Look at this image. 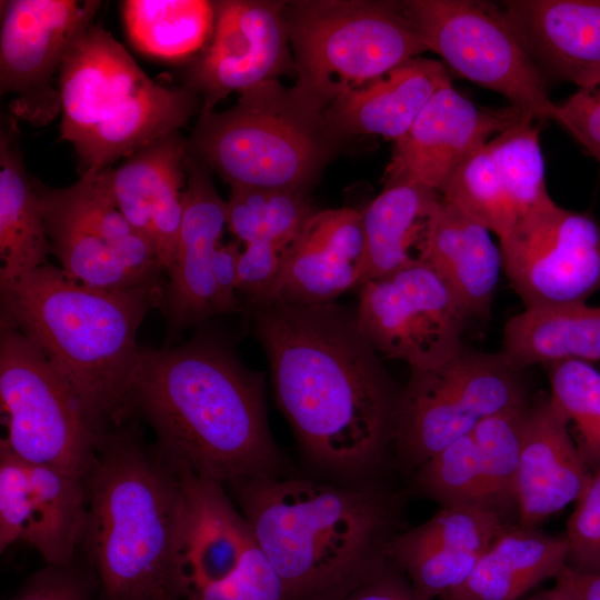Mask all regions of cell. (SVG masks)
<instances>
[{"label":"cell","mask_w":600,"mask_h":600,"mask_svg":"<svg viewBox=\"0 0 600 600\" xmlns=\"http://www.w3.org/2000/svg\"><path fill=\"white\" fill-rule=\"evenodd\" d=\"M339 600H429L389 561Z\"/></svg>","instance_id":"cell-44"},{"label":"cell","mask_w":600,"mask_h":600,"mask_svg":"<svg viewBox=\"0 0 600 600\" xmlns=\"http://www.w3.org/2000/svg\"><path fill=\"white\" fill-rule=\"evenodd\" d=\"M527 403L506 409L482 420L472 431L479 448L489 506L513 501L521 436Z\"/></svg>","instance_id":"cell-39"},{"label":"cell","mask_w":600,"mask_h":600,"mask_svg":"<svg viewBox=\"0 0 600 600\" xmlns=\"http://www.w3.org/2000/svg\"><path fill=\"white\" fill-rule=\"evenodd\" d=\"M552 121L564 128L600 162V90L578 89L556 103Z\"/></svg>","instance_id":"cell-43"},{"label":"cell","mask_w":600,"mask_h":600,"mask_svg":"<svg viewBox=\"0 0 600 600\" xmlns=\"http://www.w3.org/2000/svg\"><path fill=\"white\" fill-rule=\"evenodd\" d=\"M240 253L236 242L220 243L212 259V277L220 314L241 310V303L237 297Z\"/></svg>","instance_id":"cell-45"},{"label":"cell","mask_w":600,"mask_h":600,"mask_svg":"<svg viewBox=\"0 0 600 600\" xmlns=\"http://www.w3.org/2000/svg\"><path fill=\"white\" fill-rule=\"evenodd\" d=\"M598 89L600 90V82H599Z\"/></svg>","instance_id":"cell-48"},{"label":"cell","mask_w":600,"mask_h":600,"mask_svg":"<svg viewBox=\"0 0 600 600\" xmlns=\"http://www.w3.org/2000/svg\"><path fill=\"white\" fill-rule=\"evenodd\" d=\"M564 534L507 526L489 544L466 581L440 600H518L567 567Z\"/></svg>","instance_id":"cell-26"},{"label":"cell","mask_w":600,"mask_h":600,"mask_svg":"<svg viewBox=\"0 0 600 600\" xmlns=\"http://www.w3.org/2000/svg\"><path fill=\"white\" fill-rule=\"evenodd\" d=\"M100 7L99 0L1 1L0 91L11 96L17 118L43 127L61 112L54 76Z\"/></svg>","instance_id":"cell-15"},{"label":"cell","mask_w":600,"mask_h":600,"mask_svg":"<svg viewBox=\"0 0 600 600\" xmlns=\"http://www.w3.org/2000/svg\"><path fill=\"white\" fill-rule=\"evenodd\" d=\"M507 526L491 508L444 506L426 522L400 532L389 559L422 597L440 600L466 581Z\"/></svg>","instance_id":"cell-20"},{"label":"cell","mask_w":600,"mask_h":600,"mask_svg":"<svg viewBox=\"0 0 600 600\" xmlns=\"http://www.w3.org/2000/svg\"><path fill=\"white\" fill-rule=\"evenodd\" d=\"M564 537L567 568L581 574H600V463L590 469L589 480L567 521Z\"/></svg>","instance_id":"cell-40"},{"label":"cell","mask_w":600,"mask_h":600,"mask_svg":"<svg viewBox=\"0 0 600 600\" xmlns=\"http://www.w3.org/2000/svg\"><path fill=\"white\" fill-rule=\"evenodd\" d=\"M88 517L87 479L0 450V551L30 544L46 564L80 553Z\"/></svg>","instance_id":"cell-17"},{"label":"cell","mask_w":600,"mask_h":600,"mask_svg":"<svg viewBox=\"0 0 600 600\" xmlns=\"http://www.w3.org/2000/svg\"><path fill=\"white\" fill-rule=\"evenodd\" d=\"M449 74L437 60L416 57L380 78L336 98L324 109L338 141L360 134L401 138Z\"/></svg>","instance_id":"cell-24"},{"label":"cell","mask_w":600,"mask_h":600,"mask_svg":"<svg viewBox=\"0 0 600 600\" xmlns=\"http://www.w3.org/2000/svg\"><path fill=\"white\" fill-rule=\"evenodd\" d=\"M0 450L87 479L100 437L77 397L39 348L1 320Z\"/></svg>","instance_id":"cell-9"},{"label":"cell","mask_w":600,"mask_h":600,"mask_svg":"<svg viewBox=\"0 0 600 600\" xmlns=\"http://www.w3.org/2000/svg\"><path fill=\"white\" fill-rule=\"evenodd\" d=\"M441 206L439 191L419 184L401 183L383 188L362 210L366 250L363 283L428 262Z\"/></svg>","instance_id":"cell-25"},{"label":"cell","mask_w":600,"mask_h":600,"mask_svg":"<svg viewBox=\"0 0 600 600\" xmlns=\"http://www.w3.org/2000/svg\"><path fill=\"white\" fill-rule=\"evenodd\" d=\"M579 600H600V574H581L569 568L562 570Z\"/></svg>","instance_id":"cell-46"},{"label":"cell","mask_w":600,"mask_h":600,"mask_svg":"<svg viewBox=\"0 0 600 600\" xmlns=\"http://www.w3.org/2000/svg\"><path fill=\"white\" fill-rule=\"evenodd\" d=\"M173 600H183V599H173Z\"/></svg>","instance_id":"cell-49"},{"label":"cell","mask_w":600,"mask_h":600,"mask_svg":"<svg viewBox=\"0 0 600 600\" xmlns=\"http://www.w3.org/2000/svg\"><path fill=\"white\" fill-rule=\"evenodd\" d=\"M277 572L287 600H339L389 561L406 496L382 480L289 474L224 487Z\"/></svg>","instance_id":"cell-3"},{"label":"cell","mask_w":600,"mask_h":600,"mask_svg":"<svg viewBox=\"0 0 600 600\" xmlns=\"http://www.w3.org/2000/svg\"><path fill=\"white\" fill-rule=\"evenodd\" d=\"M186 172L182 224L164 287L172 333L220 314L212 259L227 224V201L218 194L208 168L189 151Z\"/></svg>","instance_id":"cell-21"},{"label":"cell","mask_w":600,"mask_h":600,"mask_svg":"<svg viewBox=\"0 0 600 600\" xmlns=\"http://www.w3.org/2000/svg\"><path fill=\"white\" fill-rule=\"evenodd\" d=\"M16 121L0 132V287L47 264L51 248L34 181L22 161Z\"/></svg>","instance_id":"cell-27"},{"label":"cell","mask_w":600,"mask_h":600,"mask_svg":"<svg viewBox=\"0 0 600 600\" xmlns=\"http://www.w3.org/2000/svg\"><path fill=\"white\" fill-rule=\"evenodd\" d=\"M34 187L51 253L59 259L68 277L86 286L108 290L152 286L132 274L100 237L54 199L50 188L38 181H34Z\"/></svg>","instance_id":"cell-32"},{"label":"cell","mask_w":600,"mask_h":600,"mask_svg":"<svg viewBox=\"0 0 600 600\" xmlns=\"http://www.w3.org/2000/svg\"><path fill=\"white\" fill-rule=\"evenodd\" d=\"M187 147L188 141L176 131L134 152L119 167L104 169L114 204L150 243L151 199L156 186L170 160Z\"/></svg>","instance_id":"cell-35"},{"label":"cell","mask_w":600,"mask_h":600,"mask_svg":"<svg viewBox=\"0 0 600 600\" xmlns=\"http://www.w3.org/2000/svg\"><path fill=\"white\" fill-rule=\"evenodd\" d=\"M590 469L550 397L527 408L513 488L519 526L534 528L583 491Z\"/></svg>","instance_id":"cell-22"},{"label":"cell","mask_w":600,"mask_h":600,"mask_svg":"<svg viewBox=\"0 0 600 600\" xmlns=\"http://www.w3.org/2000/svg\"><path fill=\"white\" fill-rule=\"evenodd\" d=\"M412 486L442 507L473 504L491 508L479 448L471 432L454 440L417 468Z\"/></svg>","instance_id":"cell-38"},{"label":"cell","mask_w":600,"mask_h":600,"mask_svg":"<svg viewBox=\"0 0 600 600\" xmlns=\"http://www.w3.org/2000/svg\"><path fill=\"white\" fill-rule=\"evenodd\" d=\"M502 353L519 369L600 360V307L578 302L526 308L507 322Z\"/></svg>","instance_id":"cell-29"},{"label":"cell","mask_w":600,"mask_h":600,"mask_svg":"<svg viewBox=\"0 0 600 600\" xmlns=\"http://www.w3.org/2000/svg\"><path fill=\"white\" fill-rule=\"evenodd\" d=\"M184 521L179 553L183 600H287L249 522L216 481L179 470Z\"/></svg>","instance_id":"cell-12"},{"label":"cell","mask_w":600,"mask_h":600,"mask_svg":"<svg viewBox=\"0 0 600 600\" xmlns=\"http://www.w3.org/2000/svg\"><path fill=\"white\" fill-rule=\"evenodd\" d=\"M401 6L427 49L460 77L500 93L534 120H552L556 103L504 10L473 0H407Z\"/></svg>","instance_id":"cell-11"},{"label":"cell","mask_w":600,"mask_h":600,"mask_svg":"<svg viewBox=\"0 0 600 600\" xmlns=\"http://www.w3.org/2000/svg\"><path fill=\"white\" fill-rule=\"evenodd\" d=\"M550 399L572 424L578 451L589 469L600 463V371L591 362L548 366Z\"/></svg>","instance_id":"cell-37"},{"label":"cell","mask_w":600,"mask_h":600,"mask_svg":"<svg viewBox=\"0 0 600 600\" xmlns=\"http://www.w3.org/2000/svg\"><path fill=\"white\" fill-rule=\"evenodd\" d=\"M490 230L443 201L433 230L428 262L444 278L468 317H487L503 269Z\"/></svg>","instance_id":"cell-28"},{"label":"cell","mask_w":600,"mask_h":600,"mask_svg":"<svg viewBox=\"0 0 600 600\" xmlns=\"http://www.w3.org/2000/svg\"><path fill=\"white\" fill-rule=\"evenodd\" d=\"M131 401L178 470L223 487L288 474L268 424L263 376L217 342L140 349Z\"/></svg>","instance_id":"cell-2"},{"label":"cell","mask_w":600,"mask_h":600,"mask_svg":"<svg viewBox=\"0 0 600 600\" xmlns=\"http://www.w3.org/2000/svg\"><path fill=\"white\" fill-rule=\"evenodd\" d=\"M527 117L512 106L497 110L479 107L449 81L394 141L383 188L410 183L439 191L467 156Z\"/></svg>","instance_id":"cell-18"},{"label":"cell","mask_w":600,"mask_h":600,"mask_svg":"<svg viewBox=\"0 0 600 600\" xmlns=\"http://www.w3.org/2000/svg\"><path fill=\"white\" fill-rule=\"evenodd\" d=\"M364 273L362 210H316L284 251L280 277L268 302L332 303L348 290L360 288Z\"/></svg>","instance_id":"cell-19"},{"label":"cell","mask_w":600,"mask_h":600,"mask_svg":"<svg viewBox=\"0 0 600 600\" xmlns=\"http://www.w3.org/2000/svg\"><path fill=\"white\" fill-rule=\"evenodd\" d=\"M286 1H214L210 42L191 68L186 88L201 98L200 112L294 71L284 19Z\"/></svg>","instance_id":"cell-16"},{"label":"cell","mask_w":600,"mask_h":600,"mask_svg":"<svg viewBox=\"0 0 600 600\" xmlns=\"http://www.w3.org/2000/svg\"><path fill=\"white\" fill-rule=\"evenodd\" d=\"M534 600H579L576 591L568 581V579L562 574V571L556 578L554 587L542 593L540 597Z\"/></svg>","instance_id":"cell-47"},{"label":"cell","mask_w":600,"mask_h":600,"mask_svg":"<svg viewBox=\"0 0 600 600\" xmlns=\"http://www.w3.org/2000/svg\"><path fill=\"white\" fill-rule=\"evenodd\" d=\"M79 559L80 553L70 564H46L27 580L12 600L99 599L96 576L83 556Z\"/></svg>","instance_id":"cell-41"},{"label":"cell","mask_w":600,"mask_h":600,"mask_svg":"<svg viewBox=\"0 0 600 600\" xmlns=\"http://www.w3.org/2000/svg\"><path fill=\"white\" fill-rule=\"evenodd\" d=\"M276 400L301 456L320 479L382 480L393 449L400 392L361 333L332 303L252 306Z\"/></svg>","instance_id":"cell-1"},{"label":"cell","mask_w":600,"mask_h":600,"mask_svg":"<svg viewBox=\"0 0 600 600\" xmlns=\"http://www.w3.org/2000/svg\"><path fill=\"white\" fill-rule=\"evenodd\" d=\"M284 19L294 86L324 109L428 50L401 1H286Z\"/></svg>","instance_id":"cell-8"},{"label":"cell","mask_w":600,"mask_h":600,"mask_svg":"<svg viewBox=\"0 0 600 600\" xmlns=\"http://www.w3.org/2000/svg\"><path fill=\"white\" fill-rule=\"evenodd\" d=\"M519 370L502 352L463 348L438 366L411 369L397 412L399 464L414 472L486 418L526 403Z\"/></svg>","instance_id":"cell-10"},{"label":"cell","mask_w":600,"mask_h":600,"mask_svg":"<svg viewBox=\"0 0 600 600\" xmlns=\"http://www.w3.org/2000/svg\"><path fill=\"white\" fill-rule=\"evenodd\" d=\"M354 313L361 333L378 354L404 361L411 369L434 367L457 354L469 318L429 262L364 282Z\"/></svg>","instance_id":"cell-13"},{"label":"cell","mask_w":600,"mask_h":600,"mask_svg":"<svg viewBox=\"0 0 600 600\" xmlns=\"http://www.w3.org/2000/svg\"><path fill=\"white\" fill-rule=\"evenodd\" d=\"M60 138L81 164L104 169L178 131L201 109L188 88L154 82L100 26L71 46L58 73Z\"/></svg>","instance_id":"cell-6"},{"label":"cell","mask_w":600,"mask_h":600,"mask_svg":"<svg viewBox=\"0 0 600 600\" xmlns=\"http://www.w3.org/2000/svg\"><path fill=\"white\" fill-rule=\"evenodd\" d=\"M1 320L23 333L70 387L101 437L133 413L137 331L164 287L98 289L49 263L1 286Z\"/></svg>","instance_id":"cell-4"},{"label":"cell","mask_w":600,"mask_h":600,"mask_svg":"<svg viewBox=\"0 0 600 600\" xmlns=\"http://www.w3.org/2000/svg\"><path fill=\"white\" fill-rule=\"evenodd\" d=\"M500 250L526 308L586 302L600 290V227L552 199L524 214Z\"/></svg>","instance_id":"cell-14"},{"label":"cell","mask_w":600,"mask_h":600,"mask_svg":"<svg viewBox=\"0 0 600 600\" xmlns=\"http://www.w3.org/2000/svg\"><path fill=\"white\" fill-rule=\"evenodd\" d=\"M87 489L80 553L98 581V600L181 599L180 471L123 424L100 437Z\"/></svg>","instance_id":"cell-5"},{"label":"cell","mask_w":600,"mask_h":600,"mask_svg":"<svg viewBox=\"0 0 600 600\" xmlns=\"http://www.w3.org/2000/svg\"><path fill=\"white\" fill-rule=\"evenodd\" d=\"M314 211L303 192L231 186L227 224L246 244L268 241L284 253Z\"/></svg>","instance_id":"cell-33"},{"label":"cell","mask_w":600,"mask_h":600,"mask_svg":"<svg viewBox=\"0 0 600 600\" xmlns=\"http://www.w3.org/2000/svg\"><path fill=\"white\" fill-rule=\"evenodd\" d=\"M530 117L488 141L500 179L519 220L548 201L539 130Z\"/></svg>","instance_id":"cell-36"},{"label":"cell","mask_w":600,"mask_h":600,"mask_svg":"<svg viewBox=\"0 0 600 600\" xmlns=\"http://www.w3.org/2000/svg\"><path fill=\"white\" fill-rule=\"evenodd\" d=\"M534 61L579 89L600 82V0H508Z\"/></svg>","instance_id":"cell-23"},{"label":"cell","mask_w":600,"mask_h":600,"mask_svg":"<svg viewBox=\"0 0 600 600\" xmlns=\"http://www.w3.org/2000/svg\"><path fill=\"white\" fill-rule=\"evenodd\" d=\"M216 8L207 0H126L122 19L131 43L143 54L178 61L210 40Z\"/></svg>","instance_id":"cell-30"},{"label":"cell","mask_w":600,"mask_h":600,"mask_svg":"<svg viewBox=\"0 0 600 600\" xmlns=\"http://www.w3.org/2000/svg\"><path fill=\"white\" fill-rule=\"evenodd\" d=\"M51 194L69 212L100 237L122 264L146 284L160 283L162 271L151 243L114 204L104 169H88L73 184L52 189Z\"/></svg>","instance_id":"cell-31"},{"label":"cell","mask_w":600,"mask_h":600,"mask_svg":"<svg viewBox=\"0 0 600 600\" xmlns=\"http://www.w3.org/2000/svg\"><path fill=\"white\" fill-rule=\"evenodd\" d=\"M283 252L268 241L246 244L238 262V292L251 306L269 301L280 277Z\"/></svg>","instance_id":"cell-42"},{"label":"cell","mask_w":600,"mask_h":600,"mask_svg":"<svg viewBox=\"0 0 600 600\" xmlns=\"http://www.w3.org/2000/svg\"><path fill=\"white\" fill-rule=\"evenodd\" d=\"M337 143L321 104L271 80L224 111L200 112L188 151L230 186L307 193Z\"/></svg>","instance_id":"cell-7"},{"label":"cell","mask_w":600,"mask_h":600,"mask_svg":"<svg viewBox=\"0 0 600 600\" xmlns=\"http://www.w3.org/2000/svg\"><path fill=\"white\" fill-rule=\"evenodd\" d=\"M439 192L443 201L462 210L497 234L499 240L519 221L488 142L450 172Z\"/></svg>","instance_id":"cell-34"}]
</instances>
